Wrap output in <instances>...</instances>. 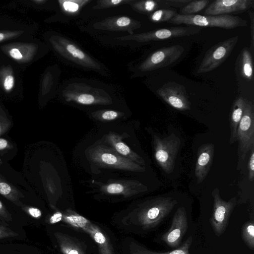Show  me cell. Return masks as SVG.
<instances>
[{
	"label": "cell",
	"instance_id": "obj_44",
	"mask_svg": "<svg viewBox=\"0 0 254 254\" xmlns=\"http://www.w3.org/2000/svg\"><path fill=\"white\" fill-rule=\"evenodd\" d=\"M12 148V145L5 138H0V151Z\"/></svg>",
	"mask_w": 254,
	"mask_h": 254
},
{
	"label": "cell",
	"instance_id": "obj_35",
	"mask_svg": "<svg viewBox=\"0 0 254 254\" xmlns=\"http://www.w3.org/2000/svg\"><path fill=\"white\" fill-rule=\"evenodd\" d=\"M23 4L38 10H55L56 1L52 0H22Z\"/></svg>",
	"mask_w": 254,
	"mask_h": 254
},
{
	"label": "cell",
	"instance_id": "obj_39",
	"mask_svg": "<svg viewBox=\"0 0 254 254\" xmlns=\"http://www.w3.org/2000/svg\"><path fill=\"white\" fill-rule=\"evenodd\" d=\"M248 178L250 181L254 179V147L251 149V155L248 162Z\"/></svg>",
	"mask_w": 254,
	"mask_h": 254
},
{
	"label": "cell",
	"instance_id": "obj_13",
	"mask_svg": "<svg viewBox=\"0 0 254 254\" xmlns=\"http://www.w3.org/2000/svg\"><path fill=\"white\" fill-rule=\"evenodd\" d=\"M201 29V28L199 27L193 26L169 27L117 37L115 39L120 41H133L138 43H144L192 35L199 33Z\"/></svg>",
	"mask_w": 254,
	"mask_h": 254
},
{
	"label": "cell",
	"instance_id": "obj_6",
	"mask_svg": "<svg viewBox=\"0 0 254 254\" xmlns=\"http://www.w3.org/2000/svg\"><path fill=\"white\" fill-rule=\"evenodd\" d=\"M50 51L47 45L31 37L6 43L0 46V54L23 71Z\"/></svg>",
	"mask_w": 254,
	"mask_h": 254
},
{
	"label": "cell",
	"instance_id": "obj_20",
	"mask_svg": "<svg viewBox=\"0 0 254 254\" xmlns=\"http://www.w3.org/2000/svg\"><path fill=\"white\" fill-rule=\"evenodd\" d=\"M192 237L190 236L177 249L167 252H157L131 237H125L120 243V249L122 254H191L189 250L192 243Z\"/></svg>",
	"mask_w": 254,
	"mask_h": 254
},
{
	"label": "cell",
	"instance_id": "obj_17",
	"mask_svg": "<svg viewBox=\"0 0 254 254\" xmlns=\"http://www.w3.org/2000/svg\"><path fill=\"white\" fill-rule=\"evenodd\" d=\"M188 228L186 210L184 207L180 206L173 215L170 227L163 234L161 239L169 247L177 249L180 247Z\"/></svg>",
	"mask_w": 254,
	"mask_h": 254
},
{
	"label": "cell",
	"instance_id": "obj_29",
	"mask_svg": "<svg viewBox=\"0 0 254 254\" xmlns=\"http://www.w3.org/2000/svg\"><path fill=\"white\" fill-rule=\"evenodd\" d=\"M253 55L250 50L245 47L240 57V70L242 77L248 81L254 78Z\"/></svg>",
	"mask_w": 254,
	"mask_h": 254
},
{
	"label": "cell",
	"instance_id": "obj_5",
	"mask_svg": "<svg viewBox=\"0 0 254 254\" xmlns=\"http://www.w3.org/2000/svg\"><path fill=\"white\" fill-rule=\"evenodd\" d=\"M60 254H100L92 238L82 230L64 223L55 226L52 233Z\"/></svg>",
	"mask_w": 254,
	"mask_h": 254
},
{
	"label": "cell",
	"instance_id": "obj_8",
	"mask_svg": "<svg viewBox=\"0 0 254 254\" xmlns=\"http://www.w3.org/2000/svg\"><path fill=\"white\" fill-rule=\"evenodd\" d=\"M167 23L186 24L196 27H218L226 29L247 26V21L239 16L224 14L201 15L177 14Z\"/></svg>",
	"mask_w": 254,
	"mask_h": 254
},
{
	"label": "cell",
	"instance_id": "obj_4",
	"mask_svg": "<svg viewBox=\"0 0 254 254\" xmlns=\"http://www.w3.org/2000/svg\"><path fill=\"white\" fill-rule=\"evenodd\" d=\"M60 217V222L71 225L88 234L97 245L100 254H121L114 234L106 226L70 209L62 212Z\"/></svg>",
	"mask_w": 254,
	"mask_h": 254
},
{
	"label": "cell",
	"instance_id": "obj_19",
	"mask_svg": "<svg viewBox=\"0 0 254 254\" xmlns=\"http://www.w3.org/2000/svg\"><path fill=\"white\" fill-rule=\"evenodd\" d=\"M61 70L57 64L47 66L40 78L38 92V103L45 105L57 93Z\"/></svg>",
	"mask_w": 254,
	"mask_h": 254
},
{
	"label": "cell",
	"instance_id": "obj_10",
	"mask_svg": "<svg viewBox=\"0 0 254 254\" xmlns=\"http://www.w3.org/2000/svg\"><path fill=\"white\" fill-rule=\"evenodd\" d=\"M88 154L91 162L102 167L136 172L145 171L144 166L121 156L110 146L103 144L90 148Z\"/></svg>",
	"mask_w": 254,
	"mask_h": 254
},
{
	"label": "cell",
	"instance_id": "obj_30",
	"mask_svg": "<svg viewBox=\"0 0 254 254\" xmlns=\"http://www.w3.org/2000/svg\"><path fill=\"white\" fill-rule=\"evenodd\" d=\"M128 4L134 11L149 15L161 8L159 0H131Z\"/></svg>",
	"mask_w": 254,
	"mask_h": 254
},
{
	"label": "cell",
	"instance_id": "obj_37",
	"mask_svg": "<svg viewBox=\"0 0 254 254\" xmlns=\"http://www.w3.org/2000/svg\"><path fill=\"white\" fill-rule=\"evenodd\" d=\"M131 0H99L93 6L94 9H105L128 4Z\"/></svg>",
	"mask_w": 254,
	"mask_h": 254
},
{
	"label": "cell",
	"instance_id": "obj_1",
	"mask_svg": "<svg viewBox=\"0 0 254 254\" xmlns=\"http://www.w3.org/2000/svg\"><path fill=\"white\" fill-rule=\"evenodd\" d=\"M177 203L172 197H156L117 214L112 222L125 232L145 235L159 226Z\"/></svg>",
	"mask_w": 254,
	"mask_h": 254
},
{
	"label": "cell",
	"instance_id": "obj_12",
	"mask_svg": "<svg viewBox=\"0 0 254 254\" xmlns=\"http://www.w3.org/2000/svg\"><path fill=\"white\" fill-rule=\"evenodd\" d=\"M181 142L180 138L174 133L163 138L156 135L153 137L155 159L167 174L171 173L174 170Z\"/></svg>",
	"mask_w": 254,
	"mask_h": 254
},
{
	"label": "cell",
	"instance_id": "obj_31",
	"mask_svg": "<svg viewBox=\"0 0 254 254\" xmlns=\"http://www.w3.org/2000/svg\"><path fill=\"white\" fill-rule=\"evenodd\" d=\"M241 237L247 246L251 250H254V219H250L243 224Z\"/></svg>",
	"mask_w": 254,
	"mask_h": 254
},
{
	"label": "cell",
	"instance_id": "obj_43",
	"mask_svg": "<svg viewBox=\"0 0 254 254\" xmlns=\"http://www.w3.org/2000/svg\"><path fill=\"white\" fill-rule=\"evenodd\" d=\"M17 235V233L9 228L0 225V239L14 237Z\"/></svg>",
	"mask_w": 254,
	"mask_h": 254
},
{
	"label": "cell",
	"instance_id": "obj_33",
	"mask_svg": "<svg viewBox=\"0 0 254 254\" xmlns=\"http://www.w3.org/2000/svg\"><path fill=\"white\" fill-rule=\"evenodd\" d=\"M209 0H194L190 2L181 8L180 14L183 15H193L203 9L210 2Z\"/></svg>",
	"mask_w": 254,
	"mask_h": 254
},
{
	"label": "cell",
	"instance_id": "obj_18",
	"mask_svg": "<svg viewBox=\"0 0 254 254\" xmlns=\"http://www.w3.org/2000/svg\"><path fill=\"white\" fill-rule=\"evenodd\" d=\"M157 94L174 108L185 111L190 110V103L184 86L175 82L163 84L156 90Z\"/></svg>",
	"mask_w": 254,
	"mask_h": 254
},
{
	"label": "cell",
	"instance_id": "obj_38",
	"mask_svg": "<svg viewBox=\"0 0 254 254\" xmlns=\"http://www.w3.org/2000/svg\"><path fill=\"white\" fill-rule=\"evenodd\" d=\"M191 0H159L161 8L169 9V8H182L190 2Z\"/></svg>",
	"mask_w": 254,
	"mask_h": 254
},
{
	"label": "cell",
	"instance_id": "obj_42",
	"mask_svg": "<svg viewBox=\"0 0 254 254\" xmlns=\"http://www.w3.org/2000/svg\"><path fill=\"white\" fill-rule=\"evenodd\" d=\"M21 207L25 212L33 218L38 219L42 216L41 211L37 208L29 206L24 207L22 206H21Z\"/></svg>",
	"mask_w": 254,
	"mask_h": 254
},
{
	"label": "cell",
	"instance_id": "obj_16",
	"mask_svg": "<svg viewBox=\"0 0 254 254\" xmlns=\"http://www.w3.org/2000/svg\"><path fill=\"white\" fill-rule=\"evenodd\" d=\"M36 29V25L0 17V46L11 41L33 37Z\"/></svg>",
	"mask_w": 254,
	"mask_h": 254
},
{
	"label": "cell",
	"instance_id": "obj_7",
	"mask_svg": "<svg viewBox=\"0 0 254 254\" xmlns=\"http://www.w3.org/2000/svg\"><path fill=\"white\" fill-rule=\"evenodd\" d=\"M184 51V48L179 45L158 49L138 64L129 66V69L133 72L131 77L143 76L147 73L168 66L178 61Z\"/></svg>",
	"mask_w": 254,
	"mask_h": 254
},
{
	"label": "cell",
	"instance_id": "obj_28",
	"mask_svg": "<svg viewBox=\"0 0 254 254\" xmlns=\"http://www.w3.org/2000/svg\"><path fill=\"white\" fill-rule=\"evenodd\" d=\"M0 194L15 205L21 206L23 194L0 174Z\"/></svg>",
	"mask_w": 254,
	"mask_h": 254
},
{
	"label": "cell",
	"instance_id": "obj_41",
	"mask_svg": "<svg viewBox=\"0 0 254 254\" xmlns=\"http://www.w3.org/2000/svg\"><path fill=\"white\" fill-rule=\"evenodd\" d=\"M11 214L7 210L5 205L0 200V220L4 221L11 220Z\"/></svg>",
	"mask_w": 254,
	"mask_h": 254
},
{
	"label": "cell",
	"instance_id": "obj_34",
	"mask_svg": "<svg viewBox=\"0 0 254 254\" xmlns=\"http://www.w3.org/2000/svg\"><path fill=\"white\" fill-rule=\"evenodd\" d=\"M176 10L172 9H159L149 15V19L154 23L168 22L176 14Z\"/></svg>",
	"mask_w": 254,
	"mask_h": 254
},
{
	"label": "cell",
	"instance_id": "obj_22",
	"mask_svg": "<svg viewBox=\"0 0 254 254\" xmlns=\"http://www.w3.org/2000/svg\"><path fill=\"white\" fill-rule=\"evenodd\" d=\"M140 21L126 16H116L106 18L93 24L94 29L110 32H127L134 34V30L141 27Z\"/></svg>",
	"mask_w": 254,
	"mask_h": 254
},
{
	"label": "cell",
	"instance_id": "obj_9",
	"mask_svg": "<svg viewBox=\"0 0 254 254\" xmlns=\"http://www.w3.org/2000/svg\"><path fill=\"white\" fill-rule=\"evenodd\" d=\"M21 71L11 61L0 54V99L16 100L23 96Z\"/></svg>",
	"mask_w": 254,
	"mask_h": 254
},
{
	"label": "cell",
	"instance_id": "obj_2",
	"mask_svg": "<svg viewBox=\"0 0 254 254\" xmlns=\"http://www.w3.org/2000/svg\"><path fill=\"white\" fill-rule=\"evenodd\" d=\"M113 89L91 79L74 78L58 87L57 94L65 102L83 106L111 105L114 102Z\"/></svg>",
	"mask_w": 254,
	"mask_h": 254
},
{
	"label": "cell",
	"instance_id": "obj_27",
	"mask_svg": "<svg viewBox=\"0 0 254 254\" xmlns=\"http://www.w3.org/2000/svg\"><path fill=\"white\" fill-rule=\"evenodd\" d=\"M246 100L243 97H239L235 100L232 106L230 116L229 142L231 145L237 141V128L244 113Z\"/></svg>",
	"mask_w": 254,
	"mask_h": 254
},
{
	"label": "cell",
	"instance_id": "obj_15",
	"mask_svg": "<svg viewBox=\"0 0 254 254\" xmlns=\"http://www.w3.org/2000/svg\"><path fill=\"white\" fill-rule=\"evenodd\" d=\"M239 38V36H233L220 42L209 49L198 66L197 73L208 72L218 67L229 56Z\"/></svg>",
	"mask_w": 254,
	"mask_h": 254
},
{
	"label": "cell",
	"instance_id": "obj_36",
	"mask_svg": "<svg viewBox=\"0 0 254 254\" xmlns=\"http://www.w3.org/2000/svg\"><path fill=\"white\" fill-rule=\"evenodd\" d=\"M11 127V119L5 108L0 102V136L7 132Z\"/></svg>",
	"mask_w": 254,
	"mask_h": 254
},
{
	"label": "cell",
	"instance_id": "obj_25",
	"mask_svg": "<svg viewBox=\"0 0 254 254\" xmlns=\"http://www.w3.org/2000/svg\"><path fill=\"white\" fill-rule=\"evenodd\" d=\"M91 0H58L56 1L58 11L56 14L45 20L47 23L60 20L62 16L73 17L77 16L82 8L91 2Z\"/></svg>",
	"mask_w": 254,
	"mask_h": 254
},
{
	"label": "cell",
	"instance_id": "obj_3",
	"mask_svg": "<svg viewBox=\"0 0 254 254\" xmlns=\"http://www.w3.org/2000/svg\"><path fill=\"white\" fill-rule=\"evenodd\" d=\"M43 39L50 51L63 62L103 76L108 74V70L104 64L65 36L56 31H48L44 33Z\"/></svg>",
	"mask_w": 254,
	"mask_h": 254
},
{
	"label": "cell",
	"instance_id": "obj_11",
	"mask_svg": "<svg viewBox=\"0 0 254 254\" xmlns=\"http://www.w3.org/2000/svg\"><path fill=\"white\" fill-rule=\"evenodd\" d=\"M236 138L238 142L237 169L239 170L247 153L254 147V107L251 101L246 100L244 113L238 126Z\"/></svg>",
	"mask_w": 254,
	"mask_h": 254
},
{
	"label": "cell",
	"instance_id": "obj_26",
	"mask_svg": "<svg viewBox=\"0 0 254 254\" xmlns=\"http://www.w3.org/2000/svg\"><path fill=\"white\" fill-rule=\"evenodd\" d=\"M105 141L121 156L140 165H145L144 160L124 143L122 137L117 133L112 131L109 132L105 136Z\"/></svg>",
	"mask_w": 254,
	"mask_h": 254
},
{
	"label": "cell",
	"instance_id": "obj_40",
	"mask_svg": "<svg viewBox=\"0 0 254 254\" xmlns=\"http://www.w3.org/2000/svg\"><path fill=\"white\" fill-rule=\"evenodd\" d=\"M249 15L251 20V45L250 51L253 55L254 48V12L253 11H249Z\"/></svg>",
	"mask_w": 254,
	"mask_h": 254
},
{
	"label": "cell",
	"instance_id": "obj_21",
	"mask_svg": "<svg viewBox=\"0 0 254 254\" xmlns=\"http://www.w3.org/2000/svg\"><path fill=\"white\" fill-rule=\"evenodd\" d=\"M100 191L107 195H121L125 198L147 190V187L136 180H112L101 185Z\"/></svg>",
	"mask_w": 254,
	"mask_h": 254
},
{
	"label": "cell",
	"instance_id": "obj_24",
	"mask_svg": "<svg viewBox=\"0 0 254 254\" xmlns=\"http://www.w3.org/2000/svg\"><path fill=\"white\" fill-rule=\"evenodd\" d=\"M215 146L208 143L201 145L198 149L194 175L197 184L202 183L208 174L214 155Z\"/></svg>",
	"mask_w": 254,
	"mask_h": 254
},
{
	"label": "cell",
	"instance_id": "obj_23",
	"mask_svg": "<svg viewBox=\"0 0 254 254\" xmlns=\"http://www.w3.org/2000/svg\"><path fill=\"white\" fill-rule=\"evenodd\" d=\"M254 5V0H216L207 7L204 14L218 15L238 13L250 9Z\"/></svg>",
	"mask_w": 254,
	"mask_h": 254
},
{
	"label": "cell",
	"instance_id": "obj_14",
	"mask_svg": "<svg viewBox=\"0 0 254 254\" xmlns=\"http://www.w3.org/2000/svg\"><path fill=\"white\" fill-rule=\"evenodd\" d=\"M213 198V210L209 223L215 235L220 237L223 234L228 225L231 214L236 207L237 200L233 197L228 201L220 196L219 190L215 188L212 191Z\"/></svg>",
	"mask_w": 254,
	"mask_h": 254
},
{
	"label": "cell",
	"instance_id": "obj_32",
	"mask_svg": "<svg viewBox=\"0 0 254 254\" xmlns=\"http://www.w3.org/2000/svg\"><path fill=\"white\" fill-rule=\"evenodd\" d=\"M122 112L113 110H100L91 113L95 119L102 122H110L118 119L124 116Z\"/></svg>",
	"mask_w": 254,
	"mask_h": 254
}]
</instances>
